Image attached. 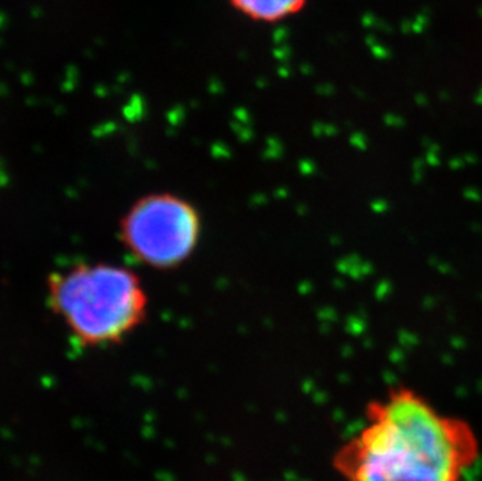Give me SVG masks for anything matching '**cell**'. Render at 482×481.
Masks as SVG:
<instances>
[{
  "label": "cell",
  "mask_w": 482,
  "mask_h": 481,
  "mask_svg": "<svg viewBox=\"0 0 482 481\" xmlns=\"http://www.w3.org/2000/svg\"><path fill=\"white\" fill-rule=\"evenodd\" d=\"M479 442L463 419L443 414L415 389L370 401L364 426L337 450L347 481H463Z\"/></svg>",
  "instance_id": "1"
},
{
  "label": "cell",
  "mask_w": 482,
  "mask_h": 481,
  "mask_svg": "<svg viewBox=\"0 0 482 481\" xmlns=\"http://www.w3.org/2000/svg\"><path fill=\"white\" fill-rule=\"evenodd\" d=\"M49 305L75 342L84 347L124 340L147 316L148 299L131 269L81 262L52 274Z\"/></svg>",
  "instance_id": "2"
},
{
  "label": "cell",
  "mask_w": 482,
  "mask_h": 481,
  "mask_svg": "<svg viewBox=\"0 0 482 481\" xmlns=\"http://www.w3.org/2000/svg\"><path fill=\"white\" fill-rule=\"evenodd\" d=\"M120 242L139 264L178 267L198 247L201 217L194 203L172 192H153L131 205L119 225Z\"/></svg>",
  "instance_id": "3"
},
{
  "label": "cell",
  "mask_w": 482,
  "mask_h": 481,
  "mask_svg": "<svg viewBox=\"0 0 482 481\" xmlns=\"http://www.w3.org/2000/svg\"><path fill=\"white\" fill-rule=\"evenodd\" d=\"M233 10L255 24H279L300 14L308 0H228Z\"/></svg>",
  "instance_id": "4"
}]
</instances>
